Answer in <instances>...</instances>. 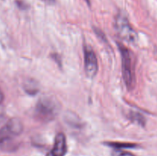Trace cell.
Returning <instances> with one entry per match:
<instances>
[{"mask_svg":"<svg viewBox=\"0 0 157 156\" xmlns=\"http://www.w3.org/2000/svg\"><path fill=\"white\" fill-rule=\"evenodd\" d=\"M60 109L59 102L55 96H44L37 102L34 115L38 121L48 122L57 117Z\"/></svg>","mask_w":157,"mask_h":156,"instance_id":"6da1fadb","label":"cell"},{"mask_svg":"<svg viewBox=\"0 0 157 156\" xmlns=\"http://www.w3.org/2000/svg\"><path fill=\"white\" fill-rule=\"evenodd\" d=\"M118 47L121 55L122 75L127 90H132L134 88L136 84L134 56L133 52L123 44H118Z\"/></svg>","mask_w":157,"mask_h":156,"instance_id":"7a4b0ae2","label":"cell"},{"mask_svg":"<svg viewBox=\"0 0 157 156\" xmlns=\"http://www.w3.org/2000/svg\"><path fill=\"white\" fill-rule=\"evenodd\" d=\"M115 27L118 35L123 40L131 44H134L137 42V33L129 22L127 17L124 16L123 14H120L117 16Z\"/></svg>","mask_w":157,"mask_h":156,"instance_id":"3957f363","label":"cell"},{"mask_svg":"<svg viewBox=\"0 0 157 156\" xmlns=\"http://www.w3.org/2000/svg\"><path fill=\"white\" fill-rule=\"evenodd\" d=\"M84 70L89 78L94 77L98 70V58L90 47H84Z\"/></svg>","mask_w":157,"mask_h":156,"instance_id":"277c9868","label":"cell"},{"mask_svg":"<svg viewBox=\"0 0 157 156\" xmlns=\"http://www.w3.org/2000/svg\"><path fill=\"white\" fill-rule=\"evenodd\" d=\"M67 152V142L65 135L59 132L56 135L55 142L50 151L48 152L46 156H64Z\"/></svg>","mask_w":157,"mask_h":156,"instance_id":"5b68a950","label":"cell"},{"mask_svg":"<svg viewBox=\"0 0 157 156\" xmlns=\"http://www.w3.org/2000/svg\"><path fill=\"white\" fill-rule=\"evenodd\" d=\"M6 125L15 136L20 135L23 131V124L18 118H12L9 119Z\"/></svg>","mask_w":157,"mask_h":156,"instance_id":"8992f818","label":"cell"},{"mask_svg":"<svg viewBox=\"0 0 157 156\" xmlns=\"http://www.w3.org/2000/svg\"><path fill=\"white\" fill-rule=\"evenodd\" d=\"M24 90L28 94L33 96V95L36 94L39 90L38 84L36 80L33 79L28 80L24 84Z\"/></svg>","mask_w":157,"mask_h":156,"instance_id":"52a82bcc","label":"cell"},{"mask_svg":"<svg viewBox=\"0 0 157 156\" xmlns=\"http://www.w3.org/2000/svg\"><path fill=\"white\" fill-rule=\"evenodd\" d=\"M13 137H15V136L9 131L6 125L0 128V145L6 143Z\"/></svg>","mask_w":157,"mask_h":156,"instance_id":"ba28073f","label":"cell"},{"mask_svg":"<svg viewBox=\"0 0 157 156\" xmlns=\"http://www.w3.org/2000/svg\"><path fill=\"white\" fill-rule=\"evenodd\" d=\"M129 118L131 121L139 124V125L144 126L146 123V119L141 113L137 112H130L129 115Z\"/></svg>","mask_w":157,"mask_h":156,"instance_id":"9c48e42d","label":"cell"},{"mask_svg":"<svg viewBox=\"0 0 157 156\" xmlns=\"http://www.w3.org/2000/svg\"><path fill=\"white\" fill-rule=\"evenodd\" d=\"M109 146L113 147L117 149H121V148H133L136 147L135 144H130V143H120V142H108Z\"/></svg>","mask_w":157,"mask_h":156,"instance_id":"30bf717a","label":"cell"},{"mask_svg":"<svg viewBox=\"0 0 157 156\" xmlns=\"http://www.w3.org/2000/svg\"><path fill=\"white\" fill-rule=\"evenodd\" d=\"M112 156H135L132 153L128 152V151H124L122 150H115L112 153Z\"/></svg>","mask_w":157,"mask_h":156,"instance_id":"8fae6325","label":"cell"},{"mask_svg":"<svg viewBox=\"0 0 157 156\" xmlns=\"http://www.w3.org/2000/svg\"><path fill=\"white\" fill-rule=\"evenodd\" d=\"M3 100H4V94L0 89V104L3 102Z\"/></svg>","mask_w":157,"mask_h":156,"instance_id":"7c38bea8","label":"cell"},{"mask_svg":"<svg viewBox=\"0 0 157 156\" xmlns=\"http://www.w3.org/2000/svg\"><path fill=\"white\" fill-rule=\"evenodd\" d=\"M44 2H45L46 3H48V4L51 5V4H54L55 2V0H44Z\"/></svg>","mask_w":157,"mask_h":156,"instance_id":"4fadbf2b","label":"cell"}]
</instances>
